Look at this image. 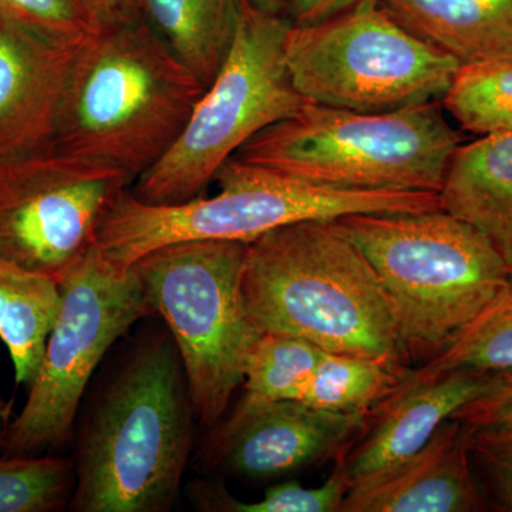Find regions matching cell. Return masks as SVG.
Segmentation results:
<instances>
[{"instance_id":"6da1fadb","label":"cell","mask_w":512,"mask_h":512,"mask_svg":"<svg viewBox=\"0 0 512 512\" xmlns=\"http://www.w3.org/2000/svg\"><path fill=\"white\" fill-rule=\"evenodd\" d=\"M180 352L163 320L138 323L93 377L73 433L70 512H170L195 443Z\"/></svg>"},{"instance_id":"7a4b0ae2","label":"cell","mask_w":512,"mask_h":512,"mask_svg":"<svg viewBox=\"0 0 512 512\" xmlns=\"http://www.w3.org/2000/svg\"><path fill=\"white\" fill-rule=\"evenodd\" d=\"M241 295L264 333L336 355L409 362L375 271L336 220L296 222L249 242Z\"/></svg>"},{"instance_id":"3957f363","label":"cell","mask_w":512,"mask_h":512,"mask_svg":"<svg viewBox=\"0 0 512 512\" xmlns=\"http://www.w3.org/2000/svg\"><path fill=\"white\" fill-rule=\"evenodd\" d=\"M205 89L141 16L96 30L74 60L55 146L136 181L170 150Z\"/></svg>"},{"instance_id":"277c9868","label":"cell","mask_w":512,"mask_h":512,"mask_svg":"<svg viewBox=\"0 0 512 512\" xmlns=\"http://www.w3.org/2000/svg\"><path fill=\"white\" fill-rule=\"evenodd\" d=\"M336 221L375 271L409 360L439 355L511 282L490 239L443 208Z\"/></svg>"},{"instance_id":"5b68a950","label":"cell","mask_w":512,"mask_h":512,"mask_svg":"<svg viewBox=\"0 0 512 512\" xmlns=\"http://www.w3.org/2000/svg\"><path fill=\"white\" fill-rule=\"evenodd\" d=\"M220 192L156 205L124 191L104 215L96 247L120 269L175 242H252L285 225L350 214H406L443 208L439 192L346 190L231 158L215 177Z\"/></svg>"},{"instance_id":"8992f818","label":"cell","mask_w":512,"mask_h":512,"mask_svg":"<svg viewBox=\"0 0 512 512\" xmlns=\"http://www.w3.org/2000/svg\"><path fill=\"white\" fill-rule=\"evenodd\" d=\"M460 143L437 100L383 113L308 103L232 158L346 190L440 194Z\"/></svg>"},{"instance_id":"52a82bcc","label":"cell","mask_w":512,"mask_h":512,"mask_svg":"<svg viewBox=\"0 0 512 512\" xmlns=\"http://www.w3.org/2000/svg\"><path fill=\"white\" fill-rule=\"evenodd\" d=\"M288 16L259 12L241 0L234 45L170 150L134 181L131 194L170 205L201 197L222 165L266 127L311 103L286 69Z\"/></svg>"},{"instance_id":"ba28073f","label":"cell","mask_w":512,"mask_h":512,"mask_svg":"<svg viewBox=\"0 0 512 512\" xmlns=\"http://www.w3.org/2000/svg\"><path fill=\"white\" fill-rule=\"evenodd\" d=\"M247 249L241 241L175 242L133 265L180 352L198 426L208 430L227 416L252 346L264 335L242 302Z\"/></svg>"},{"instance_id":"9c48e42d","label":"cell","mask_w":512,"mask_h":512,"mask_svg":"<svg viewBox=\"0 0 512 512\" xmlns=\"http://www.w3.org/2000/svg\"><path fill=\"white\" fill-rule=\"evenodd\" d=\"M62 308L25 406L0 433V456L59 454L72 444L87 389L106 357L143 320L158 318L133 266L96 245L60 282Z\"/></svg>"},{"instance_id":"30bf717a","label":"cell","mask_w":512,"mask_h":512,"mask_svg":"<svg viewBox=\"0 0 512 512\" xmlns=\"http://www.w3.org/2000/svg\"><path fill=\"white\" fill-rule=\"evenodd\" d=\"M296 92L311 103L383 113L443 99L463 66L400 25L377 0L291 25L284 43Z\"/></svg>"},{"instance_id":"8fae6325","label":"cell","mask_w":512,"mask_h":512,"mask_svg":"<svg viewBox=\"0 0 512 512\" xmlns=\"http://www.w3.org/2000/svg\"><path fill=\"white\" fill-rule=\"evenodd\" d=\"M133 183L123 168L56 146L0 158V259L60 284Z\"/></svg>"},{"instance_id":"7c38bea8","label":"cell","mask_w":512,"mask_h":512,"mask_svg":"<svg viewBox=\"0 0 512 512\" xmlns=\"http://www.w3.org/2000/svg\"><path fill=\"white\" fill-rule=\"evenodd\" d=\"M372 413L329 412L291 400L268 404L235 426L208 430L198 458L202 466L251 480L288 476L345 453Z\"/></svg>"},{"instance_id":"4fadbf2b","label":"cell","mask_w":512,"mask_h":512,"mask_svg":"<svg viewBox=\"0 0 512 512\" xmlns=\"http://www.w3.org/2000/svg\"><path fill=\"white\" fill-rule=\"evenodd\" d=\"M82 43L52 42L0 20V158L55 146L64 93Z\"/></svg>"},{"instance_id":"5bb4252c","label":"cell","mask_w":512,"mask_h":512,"mask_svg":"<svg viewBox=\"0 0 512 512\" xmlns=\"http://www.w3.org/2000/svg\"><path fill=\"white\" fill-rule=\"evenodd\" d=\"M473 427L444 421L412 457L357 481L342 512H477L485 501L471 468Z\"/></svg>"},{"instance_id":"9a60e30c","label":"cell","mask_w":512,"mask_h":512,"mask_svg":"<svg viewBox=\"0 0 512 512\" xmlns=\"http://www.w3.org/2000/svg\"><path fill=\"white\" fill-rule=\"evenodd\" d=\"M494 373L456 370L423 383L404 382L399 392L376 407L363 437L340 454L350 483L402 463L421 450L444 421L493 382Z\"/></svg>"},{"instance_id":"2e32d148","label":"cell","mask_w":512,"mask_h":512,"mask_svg":"<svg viewBox=\"0 0 512 512\" xmlns=\"http://www.w3.org/2000/svg\"><path fill=\"white\" fill-rule=\"evenodd\" d=\"M440 197L443 210L490 239L512 271V131L458 147Z\"/></svg>"},{"instance_id":"e0dca14e","label":"cell","mask_w":512,"mask_h":512,"mask_svg":"<svg viewBox=\"0 0 512 512\" xmlns=\"http://www.w3.org/2000/svg\"><path fill=\"white\" fill-rule=\"evenodd\" d=\"M400 25L461 64L512 57V0H377Z\"/></svg>"},{"instance_id":"ac0fdd59","label":"cell","mask_w":512,"mask_h":512,"mask_svg":"<svg viewBox=\"0 0 512 512\" xmlns=\"http://www.w3.org/2000/svg\"><path fill=\"white\" fill-rule=\"evenodd\" d=\"M241 0H140V15L205 87L231 52Z\"/></svg>"},{"instance_id":"d6986e66","label":"cell","mask_w":512,"mask_h":512,"mask_svg":"<svg viewBox=\"0 0 512 512\" xmlns=\"http://www.w3.org/2000/svg\"><path fill=\"white\" fill-rule=\"evenodd\" d=\"M60 308L59 282L0 259V339L9 350L16 383L28 389L42 366Z\"/></svg>"},{"instance_id":"ffe728a7","label":"cell","mask_w":512,"mask_h":512,"mask_svg":"<svg viewBox=\"0 0 512 512\" xmlns=\"http://www.w3.org/2000/svg\"><path fill=\"white\" fill-rule=\"evenodd\" d=\"M323 352L305 339L264 333L249 353L241 400L215 427L235 426L268 404L301 402Z\"/></svg>"},{"instance_id":"44dd1931","label":"cell","mask_w":512,"mask_h":512,"mask_svg":"<svg viewBox=\"0 0 512 512\" xmlns=\"http://www.w3.org/2000/svg\"><path fill=\"white\" fill-rule=\"evenodd\" d=\"M410 372L382 360L323 352L301 403L336 413H372L399 392Z\"/></svg>"},{"instance_id":"7402d4cb","label":"cell","mask_w":512,"mask_h":512,"mask_svg":"<svg viewBox=\"0 0 512 512\" xmlns=\"http://www.w3.org/2000/svg\"><path fill=\"white\" fill-rule=\"evenodd\" d=\"M456 370L487 373L512 370V279L446 349L420 369L412 370L406 382H431Z\"/></svg>"},{"instance_id":"603a6c76","label":"cell","mask_w":512,"mask_h":512,"mask_svg":"<svg viewBox=\"0 0 512 512\" xmlns=\"http://www.w3.org/2000/svg\"><path fill=\"white\" fill-rule=\"evenodd\" d=\"M443 103L470 133L512 131V57L463 64Z\"/></svg>"},{"instance_id":"cb8c5ba5","label":"cell","mask_w":512,"mask_h":512,"mask_svg":"<svg viewBox=\"0 0 512 512\" xmlns=\"http://www.w3.org/2000/svg\"><path fill=\"white\" fill-rule=\"evenodd\" d=\"M74 485L72 454L0 456V512L67 511Z\"/></svg>"},{"instance_id":"d4e9b609","label":"cell","mask_w":512,"mask_h":512,"mask_svg":"<svg viewBox=\"0 0 512 512\" xmlns=\"http://www.w3.org/2000/svg\"><path fill=\"white\" fill-rule=\"evenodd\" d=\"M352 488L342 463L318 488H305L295 481L272 485L259 501L245 503L214 481L198 480L188 485V498L198 511L205 512H336Z\"/></svg>"},{"instance_id":"484cf974","label":"cell","mask_w":512,"mask_h":512,"mask_svg":"<svg viewBox=\"0 0 512 512\" xmlns=\"http://www.w3.org/2000/svg\"><path fill=\"white\" fill-rule=\"evenodd\" d=\"M0 20L66 45H79L97 30L82 0H0Z\"/></svg>"},{"instance_id":"4316f807","label":"cell","mask_w":512,"mask_h":512,"mask_svg":"<svg viewBox=\"0 0 512 512\" xmlns=\"http://www.w3.org/2000/svg\"><path fill=\"white\" fill-rule=\"evenodd\" d=\"M471 457L490 483L498 510L512 512V426L473 429Z\"/></svg>"},{"instance_id":"83f0119b","label":"cell","mask_w":512,"mask_h":512,"mask_svg":"<svg viewBox=\"0 0 512 512\" xmlns=\"http://www.w3.org/2000/svg\"><path fill=\"white\" fill-rule=\"evenodd\" d=\"M453 419L473 429L512 426V370L494 373L490 387L464 404Z\"/></svg>"},{"instance_id":"f1b7e54d","label":"cell","mask_w":512,"mask_h":512,"mask_svg":"<svg viewBox=\"0 0 512 512\" xmlns=\"http://www.w3.org/2000/svg\"><path fill=\"white\" fill-rule=\"evenodd\" d=\"M360 0H285L293 25H311L352 8Z\"/></svg>"},{"instance_id":"f546056e","label":"cell","mask_w":512,"mask_h":512,"mask_svg":"<svg viewBox=\"0 0 512 512\" xmlns=\"http://www.w3.org/2000/svg\"><path fill=\"white\" fill-rule=\"evenodd\" d=\"M97 30L140 18V0H82Z\"/></svg>"},{"instance_id":"4dcf8cb0","label":"cell","mask_w":512,"mask_h":512,"mask_svg":"<svg viewBox=\"0 0 512 512\" xmlns=\"http://www.w3.org/2000/svg\"><path fill=\"white\" fill-rule=\"evenodd\" d=\"M248 6L259 12L272 13V15H284L285 0H242Z\"/></svg>"},{"instance_id":"1f68e13d","label":"cell","mask_w":512,"mask_h":512,"mask_svg":"<svg viewBox=\"0 0 512 512\" xmlns=\"http://www.w3.org/2000/svg\"><path fill=\"white\" fill-rule=\"evenodd\" d=\"M13 416H15L13 414V402L5 396L2 384H0V433L5 430Z\"/></svg>"}]
</instances>
